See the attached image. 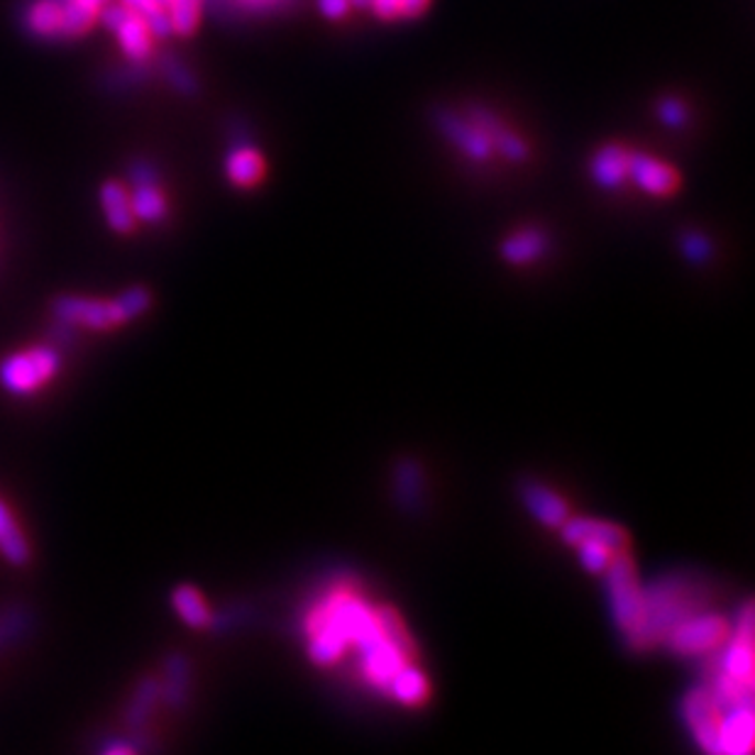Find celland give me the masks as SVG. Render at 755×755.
<instances>
[{"mask_svg":"<svg viewBox=\"0 0 755 755\" xmlns=\"http://www.w3.org/2000/svg\"><path fill=\"white\" fill-rule=\"evenodd\" d=\"M350 3H353V8H367L369 0H350Z\"/></svg>","mask_w":755,"mask_h":755,"instance_id":"cell-36","label":"cell"},{"mask_svg":"<svg viewBox=\"0 0 755 755\" xmlns=\"http://www.w3.org/2000/svg\"><path fill=\"white\" fill-rule=\"evenodd\" d=\"M367 8L375 10V15L379 20H399L401 18L399 0H369Z\"/></svg>","mask_w":755,"mask_h":755,"instance_id":"cell-31","label":"cell"},{"mask_svg":"<svg viewBox=\"0 0 755 755\" xmlns=\"http://www.w3.org/2000/svg\"><path fill=\"white\" fill-rule=\"evenodd\" d=\"M592 179L606 191H614L628 179V152L618 144H606L592 157Z\"/></svg>","mask_w":755,"mask_h":755,"instance_id":"cell-14","label":"cell"},{"mask_svg":"<svg viewBox=\"0 0 755 755\" xmlns=\"http://www.w3.org/2000/svg\"><path fill=\"white\" fill-rule=\"evenodd\" d=\"M62 20L64 6L56 3V0H40V3H35L30 10V28L35 30L37 35H60Z\"/></svg>","mask_w":755,"mask_h":755,"instance_id":"cell-26","label":"cell"},{"mask_svg":"<svg viewBox=\"0 0 755 755\" xmlns=\"http://www.w3.org/2000/svg\"><path fill=\"white\" fill-rule=\"evenodd\" d=\"M682 252L687 259H690V262L702 265L709 257H712V245H709V240L700 233H687L682 238Z\"/></svg>","mask_w":755,"mask_h":755,"instance_id":"cell-28","label":"cell"},{"mask_svg":"<svg viewBox=\"0 0 755 755\" xmlns=\"http://www.w3.org/2000/svg\"><path fill=\"white\" fill-rule=\"evenodd\" d=\"M60 353L50 345H37L30 350H22L6 357L0 363V387L15 393V397H28V393L42 389L60 371Z\"/></svg>","mask_w":755,"mask_h":755,"instance_id":"cell-5","label":"cell"},{"mask_svg":"<svg viewBox=\"0 0 755 755\" xmlns=\"http://www.w3.org/2000/svg\"><path fill=\"white\" fill-rule=\"evenodd\" d=\"M387 694L401 707L416 709L431 700V682H428L423 670L416 668V662H409V665H403L397 675H393Z\"/></svg>","mask_w":755,"mask_h":755,"instance_id":"cell-13","label":"cell"},{"mask_svg":"<svg viewBox=\"0 0 755 755\" xmlns=\"http://www.w3.org/2000/svg\"><path fill=\"white\" fill-rule=\"evenodd\" d=\"M35 616L28 604H6L0 606V650L18 644L20 638L30 634Z\"/></svg>","mask_w":755,"mask_h":755,"instance_id":"cell-23","label":"cell"},{"mask_svg":"<svg viewBox=\"0 0 755 755\" xmlns=\"http://www.w3.org/2000/svg\"><path fill=\"white\" fill-rule=\"evenodd\" d=\"M228 3L242 13H272V10L287 8L289 0H228Z\"/></svg>","mask_w":755,"mask_h":755,"instance_id":"cell-30","label":"cell"},{"mask_svg":"<svg viewBox=\"0 0 755 755\" xmlns=\"http://www.w3.org/2000/svg\"><path fill=\"white\" fill-rule=\"evenodd\" d=\"M130 203H132L134 218L138 220L160 223L166 216V198L162 194L160 184H157V179H152V182L134 184Z\"/></svg>","mask_w":755,"mask_h":755,"instance_id":"cell-22","label":"cell"},{"mask_svg":"<svg viewBox=\"0 0 755 755\" xmlns=\"http://www.w3.org/2000/svg\"><path fill=\"white\" fill-rule=\"evenodd\" d=\"M134 751H138V748H134L132 746V743H112V746H106L104 748V753H108V755H116V753H134Z\"/></svg>","mask_w":755,"mask_h":755,"instance_id":"cell-35","label":"cell"},{"mask_svg":"<svg viewBox=\"0 0 755 755\" xmlns=\"http://www.w3.org/2000/svg\"><path fill=\"white\" fill-rule=\"evenodd\" d=\"M709 594L697 580L668 578L652 582L644 587V612L636 628L630 630L626 644L636 652H648L665 644L670 630L678 626L682 618L707 608Z\"/></svg>","mask_w":755,"mask_h":755,"instance_id":"cell-1","label":"cell"},{"mask_svg":"<svg viewBox=\"0 0 755 755\" xmlns=\"http://www.w3.org/2000/svg\"><path fill=\"white\" fill-rule=\"evenodd\" d=\"M724 712L726 709L721 707V702L707 684L694 687V690L684 694L682 719L702 751L719 755V731L721 721H724Z\"/></svg>","mask_w":755,"mask_h":755,"instance_id":"cell-6","label":"cell"},{"mask_svg":"<svg viewBox=\"0 0 755 755\" xmlns=\"http://www.w3.org/2000/svg\"><path fill=\"white\" fill-rule=\"evenodd\" d=\"M560 536L568 546H578L582 540H602V543L612 546L614 550H628L630 538L622 526H616L612 521H596V518H568L560 528Z\"/></svg>","mask_w":755,"mask_h":755,"instance_id":"cell-11","label":"cell"},{"mask_svg":"<svg viewBox=\"0 0 755 755\" xmlns=\"http://www.w3.org/2000/svg\"><path fill=\"white\" fill-rule=\"evenodd\" d=\"M172 606L188 628H211L213 612L208 608L206 600H203V594L196 587H191V584H179L172 592Z\"/></svg>","mask_w":755,"mask_h":755,"instance_id":"cell-19","label":"cell"},{"mask_svg":"<svg viewBox=\"0 0 755 755\" xmlns=\"http://www.w3.org/2000/svg\"><path fill=\"white\" fill-rule=\"evenodd\" d=\"M104 22L116 32L122 50L130 56V60H144L152 50V32L140 15H134L132 10L126 6L120 8H108L104 10Z\"/></svg>","mask_w":755,"mask_h":755,"instance_id":"cell-9","label":"cell"},{"mask_svg":"<svg viewBox=\"0 0 755 755\" xmlns=\"http://www.w3.org/2000/svg\"><path fill=\"white\" fill-rule=\"evenodd\" d=\"M152 306V294L144 287H132L116 299H88L76 294H62L52 301L56 321L69 323L72 328L112 331L134 319H140Z\"/></svg>","mask_w":755,"mask_h":755,"instance_id":"cell-2","label":"cell"},{"mask_svg":"<svg viewBox=\"0 0 755 755\" xmlns=\"http://www.w3.org/2000/svg\"><path fill=\"white\" fill-rule=\"evenodd\" d=\"M0 556L13 568H25L30 562V543L15 516L10 514L6 501H0Z\"/></svg>","mask_w":755,"mask_h":755,"instance_id":"cell-18","label":"cell"},{"mask_svg":"<svg viewBox=\"0 0 755 755\" xmlns=\"http://www.w3.org/2000/svg\"><path fill=\"white\" fill-rule=\"evenodd\" d=\"M319 8L328 20H343L347 13H350L353 3L350 0H319Z\"/></svg>","mask_w":755,"mask_h":755,"instance_id":"cell-32","label":"cell"},{"mask_svg":"<svg viewBox=\"0 0 755 755\" xmlns=\"http://www.w3.org/2000/svg\"><path fill=\"white\" fill-rule=\"evenodd\" d=\"M100 206H104L106 220L112 230L120 235H130L134 230V223H138V218H134V213H132L128 188L120 182L104 184V188H100Z\"/></svg>","mask_w":755,"mask_h":755,"instance_id":"cell-15","label":"cell"},{"mask_svg":"<svg viewBox=\"0 0 755 755\" xmlns=\"http://www.w3.org/2000/svg\"><path fill=\"white\" fill-rule=\"evenodd\" d=\"M228 179L240 188H252L265 179V160L255 148H238L228 157Z\"/></svg>","mask_w":755,"mask_h":755,"instance_id":"cell-21","label":"cell"},{"mask_svg":"<svg viewBox=\"0 0 755 755\" xmlns=\"http://www.w3.org/2000/svg\"><path fill=\"white\" fill-rule=\"evenodd\" d=\"M401 6V18H421L428 6H431V0H399Z\"/></svg>","mask_w":755,"mask_h":755,"instance_id":"cell-34","label":"cell"},{"mask_svg":"<svg viewBox=\"0 0 755 755\" xmlns=\"http://www.w3.org/2000/svg\"><path fill=\"white\" fill-rule=\"evenodd\" d=\"M157 702H160V680L157 678H142L138 684H134L132 697L128 702L126 709V724L132 731H140L148 726V721L154 712Z\"/></svg>","mask_w":755,"mask_h":755,"instance_id":"cell-20","label":"cell"},{"mask_svg":"<svg viewBox=\"0 0 755 755\" xmlns=\"http://www.w3.org/2000/svg\"><path fill=\"white\" fill-rule=\"evenodd\" d=\"M166 13L169 20H172L174 32H179V35H194L203 13V0H169Z\"/></svg>","mask_w":755,"mask_h":755,"instance_id":"cell-24","label":"cell"},{"mask_svg":"<svg viewBox=\"0 0 755 755\" xmlns=\"http://www.w3.org/2000/svg\"><path fill=\"white\" fill-rule=\"evenodd\" d=\"M578 550V558H580V565L592 572V574H604V570L612 565V560L618 556V550H614L612 546L602 543V540H582V543L572 546ZM624 553V550H622Z\"/></svg>","mask_w":755,"mask_h":755,"instance_id":"cell-25","label":"cell"},{"mask_svg":"<svg viewBox=\"0 0 755 755\" xmlns=\"http://www.w3.org/2000/svg\"><path fill=\"white\" fill-rule=\"evenodd\" d=\"M98 13V8L84 3V0H69V6H64L62 32L64 35H84V32L94 25Z\"/></svg>","mask_w":755,"mask_h":755,"instance_id":"cell-27","label":"cell"},{"mask_svg":"<svg viewBox=\"0 0 755 755\" xmlns=\"http://www.w3.org/2000/svg\"><path fill=\"white\" fill-rule=\"evenodd\" d=\"M658 112H660V120L665 122V126H670V128H682L684 122H687V106L682 104V100H678V98L660 100Z\"/></svg>","mask_w":755,"mask_h":755,"instance_id":"cell-29","label":"cell"},{"mask_svg":"<svg viewBox=\"0 0 755 755\" xmlns=\"http://www.w3.org/2000/svg\"><path fill=\"white\" fill-rule=\"evenodd\" d=\"M546 250H548V238H546V233L538 228L516 230L501 245V255L506 262L518 265V267L533 265L538 257H543Z\"/></svg>","mask_w":755,"mask_h":755,"instance_id":"cell-17","label":"cell"},{"mask_svg":"<svg viewBox=\"0 0 755 755\" xmlns=\"http://www.w3.org/2000/svg\"><path fill=\"white\" fill-rule=\"evenodd\" d=\"M122 6H126L128 10H132L134 15H140L142 20H148L154 13H160V10H164L160 3H157V0H122Z\"/></svg>","mask_w":755,"mask_h":755,"instance_id":"cell-33","label":"cell"},{"mask_svg":"<svg viewBox=\"0 0 755 755\" xmlns=\"http://www.w3.org/2000/svg\"><path fill=\"white\" fill-rule=\"evenodd\" d=\"M435 126L472 162H487L492 160V154L497 152L487 134H484L467 116L462 118L455 110H435Z\"/></svg>","mask_w":755,"mask_h":755,"instance_id":"cell-7","label":"cell"},{"mask_svg":"<svg viewBox=\"0 0 755 755\" xmlns=\"http://www.w3.org/2000/svg\"><path fill=\"white\" fill-rule=\"evenodd\" d=\"M731 622L721 614L702 612L690 614L670 630L665 638V648L675 652L678 658H712L714 652L724 648L731 636Z\"/></svg>","mask_w":755,"mask_h":755,"instance_id":"cell-3","label":"cell"},{"mask_svg":"<svg viewBox=\"0 0 755 755\" xmlns=\"http://www.w3.org/2000/svg\"><path fill=\"white\" fill-rule=\"evenodd\" d=\"M628 179L648 196L668 198L680 191V174L670 164L644 152H628Z\"/></svg>","mask_w":755,"mask_h":755,"instance_id":"cell-8","label":"cell"},{"mask_svg":"<svg viewBox=\"0 0 755 755\" xmlns=\"http://www.w3.org/2000/svg\"><path fill=\"white\" fill-rule=\"evenodd\" d=\"M604 578L614 624L624 636H628L636 628L640 612H644V584H640L636 562L628 550L612 560V565L604 570Z\"/></svg>","mask_w":755,"mask_h":755,"instance_id":"cell-4","label":"cell"},{"mask_svg":"<svg viewBox=\"0 0 755 755\" xmlns=\"http://www.w3.org/2000/svg\"><path fill=\"white\" fill-rule=\"evenodd\" d=\"M524 504L526 509L533 514L538 524H543L546 528H556V531H560L562 524L570 518L568 501L553 489L543 487V484H526Z\"/></svg>","mask_w":755,"mask_h":755,"instance_id":"cell-12","label":"cell"},{"mask_svg":"<svg viewBox=\"0 0 755 755\" xmlns=\"http://www.w3.org/2000/svg\"><path fill=\"white\" fill-rule=\"evenodd\" d=\"M188 687H191V662L174 652L164 660V680L160 682V700L172 707L182 709L188 702Z\"/></svg>","mask_w":755,"mask_h":755,"instance_id":"cell-16","label":"cell"},{"mask_svg":"<svg viewBox=\"0 0 755 755\" xmlns=\"http://www.w3.org/2000/svg\"><path fill=\"white\" fill-rule=\"evenodd\" d=\"M755 716L753 704L731 707L724 712L719 731V755H746L753 751Z\"/></svg>","mask_w":755,"mask_h":755,"instance_id":"cell-10","label":"cell"}]
</instances>
